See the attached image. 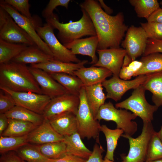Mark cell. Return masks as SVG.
I'll use <instances>...</instances> for the list:
<instances>
[{
  "label": "cell",
  "instance_id": "obj_2",
  "mask_svg": "<svg viewBox=\"0 0 162 162\" xmlns=\"http://www.w3.org/2000/svg\"><path fill=\"white\" fill-rule=\"evenodd\" d=\"M0 87L15 92L43 94L28 67L12 61L0 64Z\"/></svg>",
  "mask_w": 162,
  "mask_h": 162
},
{
  "label": "cell",
  "instance_id": "obj_13",
  "mask_svg": "<svg viewBox=\"0 0 162 162\" xmlns=\"http://www.w3.org/2000/svg\"><path fill=\"white\" fill-rule=\"evenodd\" d=\"M0 6L10 14L16 23L32 38L35 44L40 49L54 57L49 47L37 33L35 26L38 24L35 19L31 20L23 16L11 6L5 3L4 0L0 1Z\"/></svg>",
  "mask_w": 162,
  "mask_h": 162
},
{
  "label": "cell",
  "instance_id": "obj_32",
  "mask_svg": "<svg viewBox=\"0 0 162 162\" xmlns=\"http://www.w3.org/2000/svg\"><path fill=\"white\" fill-rule=\"evenodd\" d=\"M22 160L27 162H47L48 159L41 152L38 145L27 143L15 151Z\"/></svg>",
  "mask_w": 162,
  "mask_h": 162
},
{
  "label": "cell",
  "instance_id": "obj_16",
  "mask_svg": "<svg viewBox=\"0 0 162 162\" xmlns=\"http://www.w3.org/2000/svg\"><path fill=\"white\" fill-rule=\"evenodd\" d=\"M28 68L39 86L43 94L52 99L67 93L64 88L49 73L30 66Z\"/></svg>",
  "mask_w": 162,
  "mask_h": 162
},
{
  "label": "cell",
  "instance_id": "obj_18",
  "mask_svg": "<svg viewBox=\"0 0 162 162\" xmlns=\"http://www.w3.org/2000/svg\"><path fill=\"white\" fill-rule=\"evenodd\" d=\"M98 44V39L96 35L76 39L64 45L75 55L80 54L91 57L92 61L89 63L93 65L98 60L96 54Z\"/></svg>",
  "mask_w": 162,
  "mask_h": 162
},
{
  "label": "cell",
  "instance_id": "obj_15",
  "mask_svg": "<svg viewBox=\"0 0 162 162\" xmlns=\"http://www.w3.org/2000/svg\"><path fill=\"white\" fill-rule=\"evenodd\" d=\"M99 58L97 63L92 66L106 68L113 75L119 76L124 59L127 54L125 50L120 48L97 50Z\"/></svg>",
  "mask_w": 162,
  "mask_h": 162
},
{
  "label": "cell",
  "instance_id": "obj_1",
  "mask_svg": "<svg viewBox=\"0 0 162 162\" xmlns=\"http://www.w3.org/2000/svg\"><path fill=\"white\" fill-rule=\"evenodd\" d=\"M80 6L87 13L93 23L98 39L97 49L119 48L128 28L124 23L123 13L109 15L98 2L94 0H85Z\"/></svg>",
  "mask_w": 162,
  "mask_h": 162
},
{
  "label": "cell",
  "instance_id": "obj_29",
  "mask_svg": "<svg viewBox=\"0 0 162 162\" xmlns=\"http://www.w3.org/2000/svg\"><path fill=\"white\" fill-rule=\"evenodd\" d=\"M37 126L30 122L8 118V127L1 136L15 137L24 136L28 134Z\"/></svg>",
  "mask_w": 162,
  "mask_h": 162
},
{
  "label": "cell",
  "instance_id": "obj_47",
  "mask_svg": "<svg viewBox=\"0 0 162 162\" xmlns=\"http://www.w3.org/2000/svg\"><path fill=\"white\" fill-rule=\"evenodd\" d=\"M8 125V118L4 113L0 114V136L7 128Z\"/></svg>",
  "mask_w": 162,
  "mask_h": 162
},
{
  "label": "cell",
  "instance_id": "obj_6",
  "mask_svg": "<svg viewBox=\"0 0 162 162\" xmlns=\"http://www.w3.org/2000/svg\"><path fill=\"white\" fill-rule=\"evenodd\" d=\"M155 132L151 122L144 121L142 133L138 137L122 134L121 136L128 140L130 148L127 155H121L122 162H146L149 145Z\"/></svg>",
  "mask_w": 162,
  "mask_h": 162
},
{
  "label": "cell",
  "instance_id": "obj_4",
  "mask_svg": "<svg viewBox=\"0 0 162 162\" xmlns=\"http://www.w3.org/2000/svg\"><path fill=\"white\" fill-rule=\"evenodd\" d=\"M79 97L80 102L76 115L77 132L81 138H93L100 144L99 135L101 125L94 117L87 101L84 87L81 90Z\"/></svg>",
  "mask_w": 162,
  "mask_h": 162
},
{
  "label": "cell",
  "instance_id": "obj_7",
  "mask_svg": "<svg viewBox=\"0 0 162 162\" xmlns=\"http://www.w3.org/2000/svg\"><path fill=\"white\" fill-rule=\"evenodd\" d=\"M146 90L142 85L134 89L131 95L125 100L116 104L115 107L130 111L144 121L152 122L154 114L158 107L150 104L145 96Z\"/></svg>",
  "mask_w": 162,
  "mask_h": 162
},
{
  "label": "cell",
  "instance_id": "obj_42",
  "mask_svg": "<svg viewBox=\"0 0 162 162\" xmlns=\"http://www.w3.org/2000/svg\"><path fill=\"white\" fill-rule=\"evenodd\" d=\"M104 150L102 146L98 143L94 144L92 153L86 162H103L102 154Z\"/></svg>",
  "mask_w": 162,
  "mask_h": 162
},
{
  "label": "cell",
  "instance_id": "obj_8",
  "mask_svg": "<svg viewBox=\"0 0 162 162\" xmlns=\"http://www.w3.org/2000/svg\"><path fill=\"white\" fill-rule=\"evenodd\" d=\"M35 28L39 36L50 48L55 59L67 63H78L82 61L59 41L54 34V28L50 23L46 22L42 26L36 24Z\"/></svg>",
  "mask_w": 162,
  "mask_h": 162
},
{
  "label": "cell",
  "instance_id": "obj_52",
  "mask_svg": "<svg viewBox=\"0 0 162 162\" xmlns=\"http://www.w3.org/2000/svg\"><path fill=\"white\" fill-rule=\"evenodd\" d=\"M103 162H114V161L110 160L104 158L103 160Z\"/></svg>",
  "mask_w": 162,
  "mask_h": 162
},
{
  "label": "cell",
  "instance_id": "obj_34",
  "mask_svg": "<svg viewBox=\"0 0 162 162\" xmlns=\"http://www.w3.org/2000/svg\"><path fill=\"white\" fill-rule=\"evenodd\" d=\"M129 2L140 18L147 19L160 8L157 0H130Z\"/></svg>",
  "mask_w": 162,
  "mask_h": 162
},
{
  "label": "cell",
  "instance_id": "obj_46",
  "mask_svg": "<svg viewBox=\"0 0 162 162\" xmlns=\"http://www.w3.org/2000/svg\"><path fill=\"white\" fill-rule=\"evenodd\" d=\"M128 66H122L119 75V77L120 79L124 80H129L132 77L135 76L134 73L129 70Z\"/></svg>",
  "mask_w": 162,
  "mask_h": 162
},
{
  "label": "cell",
  "instance_id": "obj_5",
  "mask_svg": "<svg viewBox=\"0 0 162 162\" xmlns=\"http://www.w3.org/2000/svg\"><path fill=\"white\" fill-rule=\"evenodd\" d=\"M137 117L126 110L118 109L109 101L100 107L95 118L99 121L101 120L113 121L116 128L122 130L124 134L131 136L137 129L136 122L132 120Z\"/></svg>",
  "mask_w": 162,
  "mask_h": 162
},
{
  "label": "cell",
  "instance_id": "obj_28",
  "mask_svg": "<svg viewBox=\"0 0 162 162\" xmlns=\"http://www.w3.org/2000/svg\"><path fill=\"white\" fill-rule=\"evenodd\" d=\"M140 61L142 65L135 76L162 71V53H153L143 56Z\"/></svg>",
  "mask_w": 162,
  "mask_h": 162
},
{
  "label": "cell",
  "instance_id": "obj_44",
  "mask_svg": "<svg viewBox=\"0 0 162 162\" xmlns=\"http://www.w3.org/2000/svg\"><path fill=\"white\" fill-rule=\"evenodd\" d=\"M86 160L73 155L67 154L62 158L57 159H49L47 162H86Z\"/></svg>",
  "mask_w": 162,
  "mask_h": 162
},
{
  "label": "cell",
  "instance_id": "obj_53",
  "mask_svg": "<svg viewBox=\"0 0 162 162\" xmlns=\"http://www.w3.org/2000/svg\"><path fill=\"white\" fill-rule=\"evenodd\" d=\"M160 4L161 5L162 7V1H161L160 2Z\"/></svg>",
  "mask_w": 162,
  "mask_h": 162
},
{
  "label": "cell",
  "instance_id": "obj_11",
  "mask_svg": "<svg viewBox=\"0 0 162 162\" xmlns=\"http://www.w3.org/2000/svg\"><path fill=\"white\" fill-rule=\"evenodd\" d=\"M147 76L146 75H140L131 80H124L118 76L113 75L110 79L102 83L107 92L106 99H111L116 102L120 100L127 91L142 85Z\"/></svg>",
  "mask_w": 162,
  "mask_h": 162
},
{
  "label": "cell",
  "instance_id": "obj_35",
  "mask_svg": "<svg viewBox=\"0 0 162 162\" xmlns=\"http://www.w3.org/2000/svg\"><path fill=\"white\" fill-rule=\"evenodd\" d=\"M28 135L17 137L0 136V154H2L9 151H15L28 143Z\"/></svg>",
  "mask_w": 162,
  "mask_h": 162
},
{
  "label": "cell",
  "instance_id": "obj_22",
  "mask_svg": "<svg viewBox=\"0 0 162 162\" xmlns=\"http://www.w3.org/2000/svg\"><path fill=\"white\" fill-rule=\"evenodd\" d=\"M55 59L54 57L44 52L37 45L28 46L20 54L11 61L30 64L46 62ZM56 60V59H55Z\"/></svg>",
  "mask_w": 162,
  "mask_h": 162
},
{
  "label": "cell",
  "instance_id": "obj_38",
  "mask_svg": "<svg viewBox=\"0 0 162 162\" xmlns=\"http://www.w3.org/2000/svg\"><path fill=\"white\" fill-rule=\"evenodd\" d=\"M4 2L15 8L21 14L26 18L33 20L29 8L30 5L28 0H5Z\"/></svg>",
  "mask_w": 162,
  "mask_h": 162
},
{
  "label": "cell",
  "instance_id": "obj_50",
  "mask_svg": "<svg viewBox=\"0 0 162 162\" xmlns=\"http://www.w3.org/2000/svg\"><path fill=\"white\" fill-rule=\"evenodd\" d=\"M158 133L159 137L162 140V126L160 130L158 132Z\"/></svg>",
  "mask_w": 162,
  "mask_h": 162
},
{
  "label": "cell",
  "instance_id": "obj_54",
  "mask_svg": "<svg viewBox=\"0 0 162 162\" xmlns=\"http://www.w3.org/2000/svg\"><path fill=\"white\" fill-rule=\"evenodd\" d=\"M22 162H26L25 161H24V160H22Z\"/></svg>",
  "mask_w": 162,
  "mask_h": 162
},
{
  "label": "cell",
  "instance_id": "obj_23",
  "mask_svg": "<svg viewBox=\"0 0 162 162\" xmlns=\"http://www.w3.org/2000/svg\"><path fill=\"white\" fill-rule=\"evenodd\" d=\"M84 87L87 101L95 118L100 108L105 104L106 99L103 91L102 83Z\"/></svg>",
  "mask_w": 162,
  "mask_h": 162
},
{
  "label": "cell",
  "instance_id": "obj_41",
  "mask_svg": "<svg viewBox=\"0 0 162 162\" xmlns=\"http://www.w3.org/2000/svg\"><path fill=\"white\" fill-rule=\"evenodd\" d=\"M162 53V40L148 39L145 50L143 56H145L152 53Z\"/></svg>",
  "mask_w": 162,
  "mask_h": 162
},
{
  "label": "cell",
  "instance_id": "obj_25",
  "mask_svg": "<svg viewBox=\"0 0 162 162\" xmlns=\"http://www.w3.org/2000/svg\"><path fill=\"white\" fill-rule=\"evenodd\" d=\"M146 75V79L142 85L146 90L152 93V101L159 107L162 106V71Z\"/></svg>",
  "mask_w": 162,
  "mask_h": 162
},
{
  "label": "cell",
  "instance_id": "obj_19",
  "mask_svg": "<svg viewBox=\"0 0 162 162\" xmlns=\"http://www.w3.org/2000/svg\"><path fill=\"white\" fill-rule=\"evenodd\" d=\"M48 120L54 130L63 136L77 132L76 116L72 112H63L54 116Z\"/></svg>",
  "mask_w": 162,
  "mask_h": 162
},
{
  "label": "cell",
  "instance_id": "obj_51",
  "mask_svg": "<svg viewBox=\"0 0 162 162\" xmlns=\"http://www.w3.org/2000/svg\"><path fill=\"white\" fill-rule=\"evenodd\" d=\"M148 162H162V158L151 160Z\"/></svg>",
  "mask_w": 162,
  "mask_h": 162
},
{
  "label": "cell",
  "instance_id": "obj_3",
  "mask_svg": "<svg viewBox=\"0 0 162 162\" xmlns=\"http://www.w3.org/2000/svg\"><path fill=\"white\" fill-rule=\"evenodd\" d=\"M82 16L79 20L67 23L59 22L57 16L54 14L46 20L54 29H57L58 38L63 45L86 36L96 35L93 23L87 13L81 8Z\"/></svg>",
  "mask_w": 162,
  "mask_h": 162
},
{
  "label": "cell",
  "instance_id": "obj_37",
  "mask_svg": "<svg viewBox=\"0 0 162 162\" xmlns=\"http://www.w3.org/2000/svg\"><path fill=\"white\" fill-rule=\"evenodd\" d=\"M140 24L148 38L162 40V24L148 22Z\"/></svg>",
  "mask_w": 162,
  "mask_h": 162
},
{
  "label": "cell",
  "instance_id": "obj_26",
  "mask_svg": "<svg viewBox=\"0 0 162 162\" xmlns=\"http://www.w3.org/2000/svg\"><path fill=\"white\" fill-rule=\"evenodd\" d=\"M50 74L64 88L67 93L79 96L81 90L84 86L78 77L64 73Z\"/></svg>",
  "mask_w": 162,
  "mask_h": 162
},
{
  "label": "cell",
  "instance_id": "obj_9",
  "mask_svg": "<svg viewBox=\"0 0 162 162\" xmlns=\"http://www.w3.org/2000/svg\"><path fill=\"white\" fill-rule=\"evenodd\" d=\"M0 38L12 43L24 44L28 46L36 45L32 38L16 23L10 14L1 6Z\"/></svg>",
  "mask_w": 162,
  "mask_h": 162
},
{
  "label": "cell",
  "instance_id": "obj_21",
  "mask_svg": "<svg viewBox=\"0 0 162 162\" xmlns=\"http://www.w3.org/2000/svg\"><path fill=\"white\" fill-rule=\"evenodd\" d=\"M74 75L79 78L84 86L102 83L112 74L109 70L94 66L80 68L74 72Z\"/></svg>",
  "mask_w": 162,
  "mask_h": 162
},
{
  "label": "cell",
  "instance_id": "obj_31",
  "mask_svg": "<svg viewBox=\"0 0 162 162\" xmlns=\"http://www.w3.org/2000/svg\"><path fill=\"white\" fill-rule=\"evenodd\" d=\"M100 131L104 135L106 142L107 150L104 158L114 161V152L117 145L118 140L124 131L119 129H110L105 124L101 125Z\"/></svg>",
  "mask_w": 162,
  "mask_h": 162
},
{
  "label": "cell",
  "instance_id": "obj_14",
  "mask_svg": "<svg viewBox=\"0 0 162 162\" xmlns=\"http://www.w3.org/2000/svg\"><path fill=\"white\" fill-rule=\"evenodd\" d=\"M80 102L79 96L66 93L51 99L43 115L48 119L65 112H71L76 115Z\"/></svg>",
  "mask_w": 162,
  "mask_h": 162
},
{
  "label": "cell",
  "instance_id": "obj_24",
  "mask_svg": "<svg viewBox=\"0 0 162 162\" xmlns=\"http://www.w3.org/2000/svg\"><path fill=\"white\" fill-rule=\"evenodd\" d=\"M81 139L80 135L76 132L70 135L64 136L63 141L66 145L67 154L87 160L92 151L86 147Z\"/></svg>",
  "mask_w": 162,
  "mask_h": 162
},
{
  "label": "cell",
  "instance_id": "obj_17",
  "mask_svg": "<svg viewBox=\"0 0 162 162\" xmlns=\"http://www.w3.org/2000/svg\"><path fill=\"white\" fill-rule=\"evenodd\" d=\"M64 136L57 133L53 128L48 119L44 118L43 123L28 135V142L42 145L48 143L61 142Z\"/></svg>",
  "mask_w": 162,
  "mask_h": 162
},
{
  "label": "cell",
  "instance_id": "obj_49",
  "mask_svg": "<svg viewBox=\"0 0 162 162\" xmlns=\"http://www.w3.org/2000/svg\"><path fill=\"white\" fill-rule=\"evenodd\" d=\"M98 1L101 8H104V11L105 13L110 15L113 13V10L110 7L106 5L103 0H99Z\"/></svg>",
  "mask_w": 162,
  "mask_h": 162
},
{
  "label": "cell",
  "instance_id": "obj_10",
  "mask_svg": "<svg viewBox=\"0 0 162 162\" xmlns=\"http://www.w3.org/2000/svg\"><path fill=\"white\" fill-rule=\"evenodd\" d=\"M1 90L10 95L16 105L38 114L43 115L51 99L46 95L32 92H15L7 88L0 87Z\"/></svg>",
  "mask_w": 162,
  "mask_h": 162
},
{
  "label": "cell",
  "instance_id": "obj_43",
  "mask_svg": "<svg viewBox=\"0 0 162 162\" xmlns=\"http://www.w3.org/2000/svg\"><path fill=\"white\" fill-rule=\"evenodd\" d=\"M13 151L1 154L0 162H22V160L16 152Z\"/></svg>",
  "mask_w": 162,
  "mask_h": 162
},
{
  "label": "cell",
  "instance_id": "obj_27",
  "mask_svg": "<svg viewBox=\"0 0 162 162\" xmlns=\"http://www.w3.org/2000/svg\"><path fill=\"white\" fill-rule=\"evenodd\" d=\"M5 114L8 118L30 122L37 126L41 124L44 119L43 115L38 114L26 108L17 105Z\"/></svg>",
  "mask_w": 162,
  "mask_h": 162
},
{
  "label": "cell",
  "instance_id": "obj_12",
  "mask_svg": "<svg viewBox=\"0 0 162 162\" xmlns=\"http://www.w3.org/2000/svg\"><path fill=\"white\" fill-rule=\"evenodd\" d=\"M148 39L141 26L138 27L132 25L128 28L125 39L122 41L121 44L132 61L143 55Z\"/></svg>",
  "mask_w": 162,
  "mask_h": 162
},
{
  "label": "cell",
  "instance_id": "obj_55",
  "mask_svg": "<svg viewBox=\"0 0 162 162\" xmlns=\"http://www.w3.org/2000/svg\"></svg>",
  "mask_w": 162,
  "mask_h": 162
},
{
  "label": "cell",
  "instance_id": "obj_45",
  "mask_svg": "<svg viewBox=\"0 0 162 162\" xmlns=\"http://www.w3.org/2000/svg\"><path fill=\"white\" fill-rule=\"evenodd\" d=\"M147 22L162 24V8H159L146 19Z\"/></svg>",
  "mask_w": 162,
  "mask_h": 162
},
{
  "label": "cell",
  "instance_id": "obj_20",
  "mask_svg": "<svg viewBox=\"0 0 162 162\" xmlns=\"http://www.w3.org/2000/svg\"><path fill=\"white\" fill-rule=\"evenodd\" d=\"M88 62L87 60H83L78 63H67L55 59L46 62L30 64L31 67L40 69L49 74L64 73L74 75V72L85 67Z\"/></svg>",
  "mask_w": 162,
  "mask_h": 162
},
{
  "label": "cell",
  "instance_id": "obj_48",
  "mask_svg": "<svg viewBox=\"0 0 162 162\" xmlns=\"http://www.w3.org/2000/svg\"><path fill=\"white\" fill-rule=\"evenodd\" d=\"M142 65V62L140 61L134 60L132 61L127 66L129 70L136 73L140 70Z\"/></svg>",
  "mask_w": 162,
  "mask_h": 162
},
{
  "label": "cell",
  "instance_id": "obj_40",
  "mask_svg": "<svg viewBox=\"0 0 162 162\" xmlns=\"http://www.w3.org/2000/svg\"><path fill=\"white\" fill-rule=\"evenodd\" d=\"M16 105L15 101L10 95L0 90V114H5Z\"/></svg>",
  "mask_w": 162,
  "mask_h": 162
},
{
  "label": "cell",
  "instance_id": "obj_39",
  "mask_svg": "<svg viewBox=\"0 0 162 162\" xmlns=\"http://www.w3.org/2000/svg\"><path fill=\"white\" fill-rule=\"evenodd\" d=\"M70 0H50L42 12V15L45 20L52 16L54 10L58 6H61L67 9Z\"/></svg>",
  "mask_w": 162,
  "mask_h": 162
},
{
  "label": "cell",
  "instance_id": "obj_30",
  "mask_svg": "<svg viewBox=\"0 0 162 162\" xmlns=\"http://www.w3.org/2000/svg\"><path fill=\"white\" fill-rule=\"evenodd\" d=\"M28 46L24 44L8 42L0 38V64L11 61Z\"/></svg>",
  "mask_w": 162,
  "mask_h": 162
},
{
  "label": "cell",
  "instance_id": "obj_36",
  "mask_svg": "<svg viewBox=\"0 0 162 162\" xmlns=\"http://www.w3.org/2000/svg\"><path fill=\"white\" fill-rule=\"evenodd\" d=\"M162 158V140L155 131L150 141L146 161Z\"/></svg>",
  "mask_w": 162,
  "mask_h": 162
},
{
  "label": "cell",
  "instance_id": "obj_33",
  "mask_svg": "<svg viewBox=\"0 0 162 162\" xmlns=\"http://www.w3.org/2000/svg\"><path fill=\"white\" fill-rule=\"evenodd\" d=\"M42 154L50 159L62 158L67 154L66 145L63 141L38 145Z\"/></svg>",
  "mask_w": 162,
  "mask_h": 162
}]
</instances>
